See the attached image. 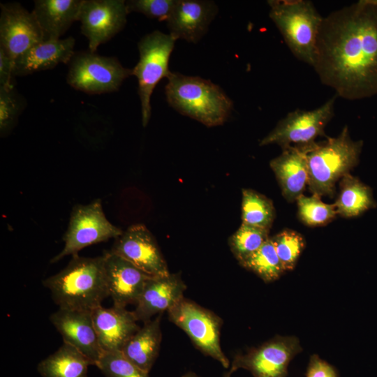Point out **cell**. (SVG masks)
<instances>
[{
	"label": "cell",
	"mask_w": 377,
	"mask_h": 377,
	"mask_svg": "<svg viewBox=\"0 0 377 377\" xmlns=\"http://www.w3.org/2000/svg\"><path fill=\"white\" fill-rule=\"evenodd\" d=\"M312 67L337 96L377 94V0H360L323 18Z\"/></svg>",
	"instance_id": "obj_1"
},
{
	"label": "cell",
	"mask_w": 377,
	"mask_h": 377,
	"mask_svg": "<svg viewBox=\"0 0 377 377\" xmlns=\"http://www.w3.org/2000/svg\"><path fill=\"white\" fill-rule=\"evenodd\" d=\"M43 284L59 308L92 311L109 296L105 256L73 255L63 269L46 278Z\"/></svg>",
	"instance_id": "obj_2"
},
{
	"label": "cell",
	"mask_w": 377,
	"mask_h": 377,
	"mask_svg": "<svg viewBox=\"0 0 377 377\" xmlns=\"http://www.w3.org/2000/svg\"><path fill=\"white\" fill-rule=\"evenodd\" d=\"M165 87L166 100L180 114L207 127L223 124L233 108L232 100L212 81L171 72Z\"/></svg>",
	"instance_id": "obj_3"
},
{
	"label": "cell",
	"mask_w": 377,
	"mask_h": 377,
	"mask_svg": "<svg viewBox=\"0 0 377 377\" xmlns=\"http://www.w3.org/2000/svg\"><path fill=\"white\" fill-rule=\"evenodd\" d=\"M362 146V140L351 139L346 125L338 136L316 142L307 154L311 193L333 198L337 183L358 164Z\"/></svg>",
	"instance_id": "obj_4"
},
{
	"label": "cell",
	"mask_w": 377,
	"mask_h": 377,
	"mask_svg": "<svg viewBox=\"0 0 377 377\" xmlns=\"http://www.w3.org/2000/svg\"><path fill=\"white\" fill-rule=\"evenodd\" d=\"M269 16L293 55L313 66L316 41L323 21L308 0H268Z\"/></svg>",
	"instance_id": "obj_5"
},
{
	"label": "cell",
	"mask_w": 377,
	"mask_h": 377,
	"mask_svg": "<svg viewBox=\"0 0 377 377\" xmlns=\"http://www.w3.org/2000/svg\"><path fill=\"white\" fill-rule=\"evenodd\" d=\"M175 41L171 35L156 30L142 37L138 43L140 59L132 71L138 80L144 127L151 117L152 92L156 84L171 73L168 64Z\"/></svg>",
	"instance_id": "obj_6"
},
{
	"label": "cell",
	"mask_w": 377,
	"mask_h": 377,
	"mask_svg": "<svg viewBox=\"0 0 377 377\" xmlns=\"http://www.w3.org/2000/svg\"><path fill=\"white\" fill-rule=\"evenodd\" d=\"M68 64V84L89 94L117 91L124 80L133 75L132 69L124 67L116 57L91 51L75 52Z\"/></svg>",
	"instance_id": "obj_7"
},
{
	"label": "cell",
	"mask_w": 377,
	"mask_h": 377,
	"mask_svg": "<svg viewBox=\"0 0 377 377\" xmlns=\"http://www.w3.org/2000/svg\"><path fill=\"white\" fill-rule=\"evenodd\" d=\"M123 231L106 218L102 202L96 199L87 205L73 207L63 237V249L50 260L57 263L67 256L78 254L85 247L110 239H117Z\"/></svg>",
	"instance_id": "obj_8"
},
{
	"label": "cell",
	"mask_w": 377,
	"mask_h": 377,
	"mask_svg": "<svg viewBox=\"0 0 377 377\" xmlns=\"http://www.w3.org/2000/svg\"><path fill=\"white\" fill-rule=\"evenodd\" d=\"M168 313L169 320L186 333L196 348L219 361L223 367H229V360L220 344L222 325L220 317L184 297L170 309Z\"/></svg>",
	"instance_id": "obj_9"
},
{
	"label": "cell",
	"mask_w": 377,
	"mask_h": 377,
	"mask_svg": "<svg viewBox=\"0 0 377 377\" xmlns=\"http://www.w3.org/2000/svg\"><path fill=\"white\" fill-rule=\"evenodd\" d=\"M337 95L320 107L304 110L297 109L279 121L276 126L259 142L260 146L276 144L282 149L290 146H308L318 136H325V128L334 115Z\"/></svg>",
	"instance_id": "obj_10"
},
{
	"label": "cell",
	"mask_w": 377,
	"mask_h": 377,
	"mask_svg": "<svg viewBox=\"0 0 377 377\" xmlns=\"http://www.w3.org/2000/svg\"><path fill=\"white\" fill-rule=\"evenodd\" d=\"M302 350L296 337L277 335L245 355H236L229 371L244 369L253 377H286L290 362Z\"/></svg>",
	"instance_id": "obj_11"
},
{
	"label": "cell",
	"mask_w": 377,
	"mask_h": 377,
	"mask_svg": "<svg viewBox=\"0 0 377 377\" xmlns=\"http://www.w3.org/2000/svg\"><path fill=\"white\" fill-rule=\"evenodd\" d=\"M128 14L124 0H83L78 20L89 51L110 40L126 26Z\"/></svg>",
	"instance_id": "obj_12"
},
{
	"label": "cell",
	"mask_w": 377,
	"mask_h": 377,
	"mask_svg": "<svg viewBox=\"0 0 377 377\" xmlns=\"http://www.w3.org/2000/svg\"><path fill=\"white\" fill-rule=\"evenodd\" d=\"M151 276L170 274L167 263L149 230L141 223L129 226L115 239L110 251Z\"/></svg>",
	"instance_id": "obj_13"
},
{
	"label": "cell",
	"mask_w": 377,
	"mask_h": 377,
	"mask_svg": "<svg viewBox=\"0 0 377 377\" xmlns=\"http://www.w3.org/2000/svg\"><path fill=\"white\" fill-rule=\"evenodd\" d=\"M0 6V48L14 61L45 37L32 12L18 3Z\"/></svg>",
	"instance_id": "obj_14"
},
{
	"label": "cell",
	"mask_w": 377,
	"mask_h": 377,
	"mask_svg": "<svg viewBox=\"0 0 377 377\" xmlns=\"http://www.w3.org/2000/svg\"><path fill=\"white\" fill-rule=\"evenodd\" d=\"M50 320L64 343L85 355L96 365L103 353L94 325L91 311L59 308Z\"/></svg>",
	"instance_id": "obj_15"
},
{
	"label": "cell",
	"mask_w": 377,
	"mask_h": 377,
	"mask_svg": "<svg viewBox=\"0 0 377 377\" xmlns=\"http://www.w3.org/2000/svg\"><path fill=\"white\" fill-rule=\"evenodd\" d=\"M218 10L213 1L176 0L166 21L169 34L176 40L196 43L207 33Z\"/></svg>",
	"instance_id": "obj_16"
},
{
	"label": "cell",
	"mask_w": 377,
	"mask_h": 377,
	"mask_svg": "<svg viewBox=\"0 0 377 377\" xmlns=\"http://www.w3.org/2000/svg\"><path fill=\"white\" fill-rule=\"evenodd\" d=\"M104 256L107 286L113 306L126 308L128 304H135L146 282L151 276L110 251Z\"/></svg>",
	"instance_id": "obj_17"
},
{
	"label": "cell",
	"mask_w": 377,
	"mask_h": 377,
	"mask_svg": "<svg viewBox=\"0 0 377 377\" xmlns=\"http://www.w3.org/2000/svg\"><path fill=\"white\" fill-rule=\"evenodd\" d=\"M186 288L179 273L151 276L135 303L133 312L136 319L145 323L154 315L168 311L184 297Z\"/></svg>",
	"instance_id": "obj_18"
},
{
	"label": "cell",
	"mask_w": 377,
	"mask_h": 377,
	"mask_svg": "<svg viewBox=\"0 0 377 377\" xmlns=\"http://www.w3.org/2000/svg\"><path fill=\"white\" fill-rule=\"evenodd\" d=\"M315 143L308 146H290L283 149L282 153L269 163L282 195L289 202L296 201L308 186L307 154Z\"/></svg>",
	"instance_id": "obj_19"
},
{
	"label": "cell",
	"mask_w": 377,
	"mask_h": 377,
	"mask_svg": "<svg viewBox=\"0 0 377 377\" xmlns=\"http://www.w3.org/2000/svg\"><path fill=\"white\" fill-rule=\"evenodd\" d=\"M91 317L103 352L121 351L140 328L133 312L126 308H105L101 305L91 311Z\"/></svg>",
	"instance_id": "obj_20"
},
{
	"label": "cell",
	"mask_w": 377,
	"mask_h": 377,
	"mask_svg": "<svg viewBox=\"0 0 377 377\" xmlns=\"http://www.w3.org/2000/svg\"><path fill=\"white\" fill-rule=\"evenodd\" d=\"M75 40H45L34 45L14 61V76H24L68 64L73 57Z\"/></svg>",
	"instance_id": "obj_21"
},
{
	"label": "cell",
	"mask_w": 377,
	"mask_h": 377,
	"mask_svg": "<svg viewBox=\"0 0 377 377\" xmlns=\"http://www.w3.org/2000/svg\"><path fill=\"white\" fill-rule=\"evenodd\" d=\"M83 0H36L32 10L45 40L60 39L78 16Z\"/></svg>",
	"instance_id": "obj_22"
},
{
	"label": "cell",
	"mask_w": 377,
	"mask_h": 377,
	"mask_svg": "<svg viewBox=\"0 0 377 377\" xmlns=\"http://www.w3.org/2000/svg\"><path fill=\"white\" fill-rule=\"evenodd\" d=\"M162 314L145 323L124 344L122 354L140 369L149 373L158 357L161 342Z\"/></svg>",
	"instance_id": "obj_23"
},
{
	"label": "cell",
	"mask_w": 377,
	"mask_h": 377,
	"mask_svg": "<svg viewBox=\"0 0 377 377\" xmlns=\"http://www.w3.org/2000/svg\"><path fill=\"white\" fill-rule=\"evenodd\" d=\"M339 186V193L334 203L337 215L357 217L377 206L371 188L350 173L341 179Z\"/></svg>",
	"instance_id": "obj_24"
},
{
	"label": "cell",
	"mask_w": 377,
	"mask_h": 377,
	"mask_svg": "<svg viewBox=\"0 0 377 377\" xmlns=\"http://www.w3.org/2000/svg\"><path fill=\"white\" fill-rule=\"evenodd\" d=\"M90 360L73 346L63 344L41 360L37 370L42 377H87Z\"/></svg>",
	"instance_id": "obj_25"
},
{
	"label": "cell",
	"mask_w": 377,
	"mask_h": 377,
	"mask_svg": "<svg viewBox=\"0 0 377 377\" xmlns=\"http://www.w3.org/2000/svg\"><path fill=\"white\" fill-rule=\"evenodd\" d=\"M242 223L270 230L276 211L273 202L265 195L250 188L242 190Z\"/></svg>",
	"instance_id": "obj_26"
},
{
	"label": "cell",
	"mask_w": 377,
	"mask_h": 377,
	"mask_svg": "<svg viewBox=\"0 0 377 377\" xmlns=\"http://www.w3.org/2000/svg\"><path fill=\"white\" fill-rule=\"evenodd\" d=\"M239 263L265 283L279 279L285 272L270 237L257 251Z\"/></svg>",
	"instance_id": "obj_27"
},
{
	"label": "cell",
	"mask_w": 377,
	"mask_h": 377,
	"mask_svg": "<svg viewBox=\"0 0 377 377\" xmlns=\"http://www.w3.org/2000/svg\"><path fill=\"white\" fill-rule=\"evenodd\" d=\"M269 230L242 223L229 237L228 245L239 263L256 251L269 239Z\"/></svg>",
	"instance_id": "obj_28"
},
{
	"label": "cell",
	"mask_w": 377,
	"mask_h": 377,
	"mask_svg": "<svg viewBox=\"0 0 377 377\" xmlns=\"http://www.w3.org/2000/svg\"><path fill=\"white\" fill-rule=\"evenodd\" d=\"M321 197L312 194L301 195L296 200L300 221L309 227L324 226L336 218L337 213L334 204H327Z\"/></svg>",
	"instance_id": "obj_29"
},
{
	"label": "cell",
	"mask_w": 377,
	"mask_h": 377,
	"mask_svg": "<svg viewBox=\"0 0 377 377\" xmlns=\"http://www.w3.org/2000/svg\"><path fill=\"white\" fill-rule=\"evenodd\" d=\"M270 239L285 272L293 270L305 247L303 235L297 231L286 228Z\"/></svg>",
	"instance_id": "obj_30"
},
{
	"label": "cell",
	"mask_w": 377,
	"mask_h": 377,
	"mask_svg": "<svg viewBox=\"0 0 377 377\" xmlns=\"http://www.w3.org/2000/svg\"><path fill=\"white\" fill-rule=\"evenodd\" d=\"M25 101L14 87H0V133L8 134L24 110Z\"/></svg>",
	"instance_id": "obj_31"
},
{
	"label": "cell",
	"mask_w": 377,
	"mask_h": 377,
	"mask_svg": "<svg viewBox=\"0 0 377 377\" xmlns=\"http://www.w3.org/2000/svg\"><path fill=\"white\" fill-rule=\"evenodd\" d=\"M96 366L105 377H149L121 351L103 352Z\"/></svg>",
	"instance_id": "obj_32"
},
{
	"label": "cell",
	"mask_w": 377,
	"mask_h": 377,
	"mask_svg": "<svg viewBox=\"0 0 377 377\" xmlns=\"http://www.w3.org/2000/svg\"><path fill=\"white\" fill-rule=\"evenodd\" d=\"M176 0H128L126 6L128 13L137 12L149 18L167 21Z\"/></svg>",
	"instance_id": "obj_33"
},
{
	"label": "cell",
	"mask_w": 377,
	"mask_h": 377,
	"mask_svg": "<svg viewBox=\"0 0 377 377\" xmlns=\"http://www.w3.org/2000/svg\"><path fill=\"white\" fill-rule=\"evenodd\" d=\"M306 377H339V375L334 367L313 354L310 357Z\"/></svg>",
	"instance_id": "obj_34"
},
{
	"label": "cell",
	"mask_w": 377,
	"mask_h": 377,
	"mask_svg": "<svg viewBox=\"0 0 377 377\" xmlns=\"http://www.w3.org/2000/svg\"><path fill=\"white\" fill-rule=\"evenodd\" d=\"M14 61L0 48V87H14Z\"/></svg>",
	"instance_id": "obj_35"
},
{
	"label": "cell",
	"mask_w": 377,
	"mask_h": 377,
	"mask_svg": "<svg viewBox=\"0 0 377 377\" xmlns=\"http://www.w3.org/2000/svg\"><path fill=\"white\" fill-rule=\"evenodd\" d=\"M182 377H197V376L192 372H189L184 375Z\"/></svg>",
	"instance_id": "obj_36"
},
{
	"label": "cell",
	"mask_w": 377,
	"mask_h": 377,
	"mask_svg": "<svg viewBox=\"0 0 377 377\" xmlns=\"http://www.w3.org/2000/svg\"><path fill=\"white\" fill-rule=\"evenodd\" d=\"M231 373L230 371L226 373L224 377H230Z\"/></svg>",
	"instance_id": "obj_37"
}]
</instances>
